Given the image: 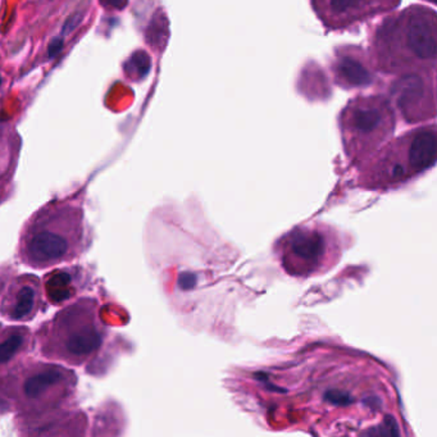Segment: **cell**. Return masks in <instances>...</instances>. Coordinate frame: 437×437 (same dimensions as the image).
Returning <instances> with one entry per match:
<instances>
[{
	"label": "cell",
	"mask_w": 437,
	"mask_h": 437,
	"mask_svg": "<svg viewBox=\"0 0 437 437\" xmlns=\"http://www.w3.org/2000/svg\"><path fill=\"white\" fill-rule=\"evenodd\" d=\"M371 54L373 68L385 74L435 72V10L423 6H412L386 17L373 33Z\"/></svg>",
	"instance_id": "cell-1"
},
{
	"label": "cell",
	"mask_w": 437,
	"mask_h": 437,
	"mask_svg": "<svg viewBox=\"0 0 437 437\" xmlns=\"http://www.w3.org/2000/svg\"><path fill=\"white\" fill-rule=\"evenodd\" d=\"M88 231L83 208L72 201L42 206L21 232L18 256L28 267L45 270L76 259L85 250Z\"/></svg>",
	"instance_id": "cell-2"
},
{
	"label": "cell",
	"mask_w": 437,
	"mask_h": 437,
	"mask_svg": "<svg viewBox=\"0 0 437 437\" xmlns=\"http://www.w3.org/2000/svg\"><path fill=\"white\" fill-rule=\"evenodd\" d=\"M76 388L74 372L56 364L18 362L0 370V413H47L65 404Z\"/></svg>",
	"instance_id": "cell-3"
},
{
	"label": "cell",
	"mask_w": 437,
	"mask_h": 437,
	"mask_svg": "<svg viewBox=\"0 0 437 437\" xmlns=\"http://www.w3.org/2000/svg\"><path fill=\"white\" fill-rule=\"evenodd\" d=\"M98 304L85 297L62 309L39 331L44 356L71 365H83L99 353L104 343Z\"/></svg>",
	"instance_id": "cell-4"
},
{
	"label": "cell",
	"mask_w": 437,
	"mask_h": 437,
	"mask_svg": "<svg viewBox=\"0 0 437 437\" xmlns=\"http://www.w3.org/2000/svg\"><path fill=\"white\" fill-rule=\"evenodd\" d=\"M338 124L347 156L362 163L394 133L395 112L384 95H359L343 109Z\"/></svg>",
	"instance_id": "cell-5"
},
{
	"label": "cell",
	"mask_w": 437,
	"mask_h": 437,
	"mask_svg": "<svg viewBox=\"0 0 437 437\" xmlns=\"http://www.w3.org/2000/svg\"><path fill=\"white\" fill-rule=\"evenodd\" d=\"M436 145L435 124L412 130L379 151L367 167L365 177L376 186L406 181L434 165Z\"/></svg>",
	"instance_id": "cell-6"
},
{
	"label": "cell",
	"mask_w": 437,
	"mask_h": 437,
	"mask_svg": "<svg viewBox=\"0 0 437 437\" xmlns=\"http://www.w3.org/2000/svg\"><path fill=\"white\" fill-rule=\"evenodd\" d=\"M333 236L317 226H303L289 233L282 241V263L288 272L309 276L326 271L335 261Z\"/></svg>",
	"instance_id": "cell-7"
},
{
	"label": "cell",
	"mask_w": 437,
	"mask_h": 437,
	"mask_svg": "<svg viewBox=\"0 0 437 437\" xmlns=\"http://www.w3.org/2000/svg\"><path fill=\"white\" fill-rule=\"evenodd\" d=\"M402 0H311L315 16L331 31H341L391 12Z\"/></svg>",
	"instance_id": "cell-8"
},
{
	"label": "cell",
	"mask_w": 437,
	"mask_h": 437,
	"mask_svg": "<svg viewBox=\"0 0 437 437\" xmlns=\"http://www.w3.org/2000/svg\"><path fill=\"white\" fill-rule=\"evenodd\" d=\"M42 283L30 274L0 276V314L13 322L31 321L42 309Z\"/></svg>",
	"instance_id": "cell-9"
},
{
	"label": "cell",
	"mask_w": 437,
	"mask_h": 437,
	"mask_svg": "<svg viewBox=\"0 0 437 437\" xmlns=\"http://www.w3.org/2000/svg\"><path fill=\"white\" fill-rule=\"evenodd\" d=\"M431 74L434 72L402 74V77L393 85L391 95L402 110L405 121L415 122L435 117L424 104L429 98L435 99L434 80L429 83Z\"/></svg>",
	"instance_id": "cell-10"
},
{
	"label": "cell",
	"mask_w": 437,
	"mask_h": 437,
	"mask_svg": "<svg viewBox=\"0 0 437 437\" xmlns=\"http://www.w3.org/2000/svg\"><path fill=\"white\" fill-rule=\"evenodd\" d=\"M331 68L335 83L343 89L368 86L374 80L373 66L359 47L347 45L338 48Z\"/></svg>",
	"instance_id": "cell-11"
},
{
	"label": "cell",
	"mask_w": 437,
	"mask_h": 437,
	"mask_svg": "<svg viewBox=\"0 0 437 437\" xmlns=\"http://www.w3.org/2000/svg\"><path fill=\"white\" fill-rule=\"evenodd\" d=\"M31 341V333L22 326L0 324V368L8 367L17 356L25 353Z\"/></svg>",
	"instance_id": "cell-12"
},
{
	"label": "cell",
	"mask_w": 437,
	"mask_h": 437,
	"mask_svg": "<svg viewBox=\"0 0 437 437\" xmlns=\"http://www.w3.org/2000/svg\"><path fill=\"white\" fill-rule=\"evenodd\" d=\"M126 72L133 79H144L151 68V59L145 51H136L132 54L131 58L126 63Z\"/></svg>",
	"instance_id": "cell-13"
},
{
	"label": "cell",
	"mask_w": 437,
	"mask_h": 437,
	"mask_svg": "<svg viewBox=\"0 0 437 437\" xmlns=\"http://www.w3.org/2000/svg\"><path fill=\"white\" fill-rule=\"evenodd\" d=\"M81 21H83V13H74L72 16L68 17L62 28V33L67 35V33H72L74 28L81 24Z\"/></svg>",
	"instance_id": "cell-14"
},
{
	"label": "cell",
	"mask_w": 437,
	"mask_h": 437,
	"mask_svg": "<svg viewBox=\"0 0 437 437\" xmlns=\"http://www.w3.org/2000/svg\"><path fill=\"white\" fill-rule=\"evenodd\" d=\"M63 45H65V38H63V35L54 38V39L50 42L49 47H48V56H49V58H54V57L58 54L59 51L63 49Z\"/></svg>",
	"instance_id": "cell-15"
},
{
	"label": "cell",
	"mask_w": 437,
	"mask_h": 437,
	"mask_svg": "<svg viewBox=\"0 0 437 437\" xmlns=\"http://www.w3.org/2000/svg\"><path fill=\"white\" fill-rule=\"evenodd\" d=\"M100 4L103 7H107V8L121 10V9H124L127 6V0H100Z\"/></svg>",
	"instance_id": "cell-16"
},
{
	"label": "cell",
	"mask_w": 437,
	"mask_h": 437,
	"mask_svg": "<svg viewBox=\"0 0 437 437\" xmlns=\"http://www.w3.org/2000/svg\"><path fill=\"white\" fill-rule=\"evenodd\" d=\"M0 85H1V77H0Z\"/></svg>",
	"instance_id": "cell-17"
}]
</instances>
